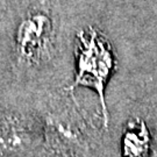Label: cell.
Listing matches in <instances>:
<instances>
[{"label": "cell", "instance_id": "1", "mask_svg": "<svg viewBox=\"0 0 157 157\" xmlns=\"http://www.w3.org/2000/svg\"><path fill=\"white\" fill-rule=\"evenodd\" d=\"M114 67V57L109 43L94 29L82 32L77 41V72L75 86H85L94 90L107 121L105 87Z\"/></svg>", "mask_w": 157, "mask_h": 157}, {"label": "cell", "instance_id": "2", "mask_svg": "<svg viewBox=\"0 0 157 157\" xmlns=\"http://www.w3.org/2000/svg\"><path fill=\"white\" fill-rule=\"evenodd\" d=\"M51 22L44 12L28 11L19 19L12 35V57L20 69L41 62L50 39Z\"/></svg>", "mask_w": 157, "mask_h": 157}, {"label": "cell", "instance_id": "3", "mask_svg": "<svg viewBox=\"0 0 157 157\" xmlns=\"http://www.w3.org/2000/svg\"><path fill=\"white\" fill-rule=\"evenodd\" d=\"M34 120L26 112L0 107V155H13L27 149L34 140Z\"/></svg>", "mask_w": 157, "mask_h": 157}, {"label": "cell", "instance_id": "4", "mask_svg": "<svg viewBox=\"0 0 157 157\" xmlns=\"http://www.w3.org/2000/svg\"><path fill=\"white\" fill-rule=\"evenodd\" d=\"M144 124L137 132H128L124 136V151L128 157H142L147 151V134Z\"/></svg>", "mask_w": 157, "mask_h": 157}]
</instances>
